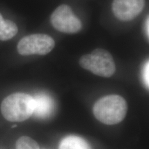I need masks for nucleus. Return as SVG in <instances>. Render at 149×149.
I'll list each match as a JSON object with an SVG mask.
<instances>
[{
  "label": "nucleus",
  "instance_id": "1",
  "mask_svg": "<svg viewBox=\"0 0 149 149\" xmlns=\"http://www.w3.org/2000/svg\"><path fill=\"white\" fill-rule=\"evenodd\" d=\"M127 110V103L122 97L111 95L101 98L95 104L93 113L103 124L114 125L125 118Z\"/></svg>",
  "mask_w": 149,
  "mask_h": 149
},
{
  "label": "nucleus",
  "instance_id": "7",
  "mask_svg": "<svg viewBox=\"0 0 149 149\" xmlns=\"http://www.w3.org/2000/svg\"><path fill=\"white\" fill-rule=\"evenodd\" d=\"M33 99L34 111L33 115L40 119H46L51 116L55 104L51 97L45 93H40L35 95Z\"/></svg>",
  "mask_w": 149,
  "mask_h": 149
},
{
  "label": "nucleus",
  "instance_id": "9",
  "mask_svg": "<svg viewBox=\"0 0 149 149\" xmlns=\"http://www.w3.org/2000/svg\"><path fill=\"white\" fill-rule=\"evenodd\" d=\"M18 32L17 26L10 20L4 19L0 13V40L6 41L15 36Z\"/></svg>",
  "mask_w": 149,
  "mask_h": 149
},
{
  "label": "nucleus",
  "instance_id": "6",
  "mask_svg": "<svg viewBox=\"0 0 149 149\" xmlns=\"http://www.w3.org/2000/svg\"><path fill=\"white\" fill-rule=\"evenodd\" d=\"M145 0H114L112 10L117 18L122 21H130L142 11Z\"/></svg>",
  "mask_w": 149,
  "mask_h": 149
},
{
  "label": "nucleus",
  "instance_id": "5",
  "mask_svg": "<svg viewBox=\"0 0 149 149\" xmlns=\"http://www.w3.org/2000/svg\"><path fill=\"white\" fill-rule=\"evenodd\" d=\"M52 25L56 30L65 33H76L81 29V22L72 13L68 5L57 7L51 17Z\"/></svg>",
  "mask_w": 149,
  "mask_h": 149
},
{
  "label": "nucleus",
  "instance_id": "12",
  "mask_svg": "<svg viewBox=\"0 0 149 149\" xmlns=\"http://www.w3.org/2000/svg\"><path fill=\"white\" fill-rule=\"evenodd\" d=\"M148 24H149V20H148V17H147V19L146 20V26H145V30H146V35L147 37H149V28H148Z\"/></svg>",
  "mask_w": 149,
  "mask_h": 149
},
{
  "label": "nucleus",
  "instance_id": "10",
  "mask_svg": "<svg viewBox=\"0 0 149 149\" xmlns=\"http://www.w3.org/2000/svg\"><path fill=\"white\" fill-rule=\"evenodd\" d=\"M16 149H40V146L34 139L27 136H23L17 139Z\"/></svg>",
  "mask_w": 149,
  "mask_h": 149
},
{
  "label": "nucleus",
  "instance_id": "3",
  "mask_svg": "<svg viewBox=\"0 0 149 149\" xmlns=\"http://www.w3.org/2000/svg\"><path fill=\"white\" fill-rule=\"evenodd\" d=\"M80 66L96 75L110 77L115 73V64L111 54L102 48L83 55L79 59Z\"/></svg>",
  "mask_w": 149,
  "mask_h": 149
},
{
  "label": "nucleus",
  "instance_id": "11",
  "mask_svg": "<svg viewBox=\"0 0 149 149\" xmlns=\"http://www.w3.org/2000/svg\"><path fill=\"white\" fill-rule=\"evenodd\" d=\"M149 66H148V61L145 65L144 68V73H143V76H144V81L145 82V84L147 86L148 88L149 85V78H148V73H149Z\"/></svg>",
  "mask_w": 149,
  "mask_h": 149
},
{
  "label": "nucleus",
  "instance_id": "4",
  "mask_svg": "<svg viewBox=\"0 0 149 149\" xmlns=\"http://www.w3.org/2000/svg\"><path fill=\"white\" fill-rule=\"evenodd\" d=\"M55 47V41L49 35L33 34L24 37L17 44V51L22 55H41L50 53Z\"/></svg>",
  "mask_w": 149,
  "mask_h": 149
},
{
  "label": "nucleus",
  "instance_id": "8",
  "mask_svg": "<svg viewBox=\"0 0 149 149\" xmlns=\"http://www.w3.org/2000/svg\"><path fill=\"white\" fill-rule=\"evenodd\" d=\"M59 149H91L85 139L75 135H70L61 140Z\"/></svg>",
  "mask_w": 149,
  "mask_h": 149
},
{
  "label": "nucleus",
  "instance_id": "2",
  "mask_svg": "<svg viewBox=\"0 0 149 149\" xmlns=\"http://www.w3.org/2000/svg\"><path fill=\"white\" fill-rule=\"evenodd\" d=\"M1 110L6 120L14 122H23L33 114L34 99L26 93H13L3 100Z\"/></svg>",
  "mask_w": 149,
  "mask_h": 149
}]
</instances>
